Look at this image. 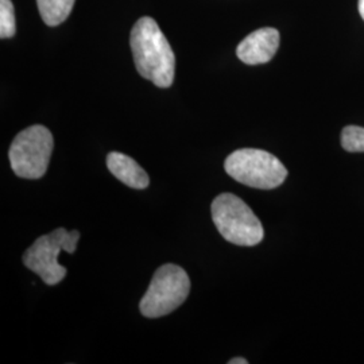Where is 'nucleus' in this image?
I'll return each instance as SVG.
<instances>
[{"label":"nucleus","instance_id":"obj_2","mask_svg":"<svg viewBox=\"0 0 364 364\" xmlns=\"http://www.w3.org/2000/svg\"><path fill=\"white\" fill-rule=\"evenodd\" d=\"M212 219L219 234L236 246L252 247L259 245L264 230L247 204L231 193L218 196L212 203Z\"/></svg>","mask_w":364,"mask_h":364},{"label":"nucleus","instance_id":"obj_8","mask_svg":"<svg viewBox=\"0 0 364 364\" xmlns=\"http://www.w3.org/2000/svg\"><path fill=\"white\" fill-rule=\"evenodd\" d=\"M107 168L119 181L134 189H146L150 183L147 173L126 154L109 153L107 156Z\"/></svg>","mask_w":364,"mask_h":364},{"label":"nucleus","instance_id":"obj_13","mask_svg":"<svg viewBox=\"0 0 364 364\" xmlns=\"http://www.w3.org/2000/svg\"><path fill=\"white\" fill-rule=\"evenodd\" d=\"M359 13L364 21V0H359Z\"/></svg>","mask_w":364,"mask_h":364},{"label":"nucleus","instance_id":"obj_12","mask_svg":"<svg viewBox=\"0 0 364 364\" xmlns=\"http://www.w3.org/2000/svg\"><path fill=\"white\" fill-rule=\"evenodd\" d=\"M230 364H247L248 362L246 360V359H243V358H235V359H231L230 362H228Z\"/></svg>","mask_w":364,"mask_h":364},{"label":"nucleus","instance_id":"obj_11","mask_svg":"<svg viewBox=\"0 0 364 364\" xmlns=\"http://www.w3.org/2000/svg\"><path fill=\"white\" fill-rule=\"evenodd\" d=\"M16 33L15 11L11 0H0V37L11 38Z\"/></svg>","mask_w":364,"mask_h":364},{"label":"nucleus","instance_id":"obj_9","mask_svg":"<svg viewBox=\"0 0 364 364\" xmlns=\"http://www.w3.org/2000/svg\"><path fill=\"white\" fill-rule=\"evenodd\" d=\"M39 14L48 26H58L72 13L75 0H37Z\"/></svg>","mask_w":364,"mask_h":364},{"label":"nucleus","instance_id":"obj_7","mask_svg":"<svg viewBox=\"0 0 364 364\" xmlns=\"http://www.w3.org/2000/svg\"><path fill=\"white\" fill-rule=\"evenodd\" d=\"M279 48V33L273 27L252 31L236 48V55L247 65L269 63Z\"/></svg>","mask_w":364,"mask_h":364},{"label":"nucleus","instance_id":"obj_4","mask_svg":"<svg viewBox=\"0 0 364 364\" xmlns=\"http://www.w3.org/2000/svg\"><path fill=\"white\" fill-rule=\"evenodd\" d=\"M80 240L78 231L57 228L53 232L38 237L23 255V263L28 270L38 274L49 287L60 284L66 275V269L58 263L61 251L73 254Z\"/></svg>","mask_w":364,"mask_h":364},{"label":"nucleus","instance_id":"obj_10","mask_svg":"<svg viewBox=\"0 0 364 364\" xmlns=\"http://www.w3.org/2000/svg\"><path fill=\"white\" fill-rule=\"evenodd\" d=\"M341 146L350 153H364V129L347 126L341 132Z\"/></svg>","mask_w":364,"mask_h":364},{"label":"nucleus","instance_id":"obj_6","mask_svg":"<svg viewBox=\"0 0 364 364\" xmlns=\"http://www.w3.org/2000/svg\"><path fill=\"white\" fill-rule=\"evenodd\" d=\"M191 291V279L177 264H164L156 270L151 284L139 304L141 312L149 318L168 316L181 306Z\"/></svg>","mask_w":364,"mask_h":364},{"label":"nucleus","instance_id":"obj_1","mask_svg":"<svg viewBox=\"0 0 364 364\" xmlns=\"http://www.w3.org/2000/svg\"><path fill=\"white\" fill-rule=\"evenodd\" d=\"M131 50L136 70L159 88L174 81L176 55L165 34L153 18H141L131 31Z\"/></svg>","mask_w":364,"mask_h":364},{"label":"nucleus","instance_id":"obj_3","mask_svg":"<svg viewBox=\"0 0 364 364\" xmlns=\"http://www.w3.org/2000/svg\"><path fill=\"white\" fill-rule=\"evenodd\" d=\"M224 169L235 181L255 189H274L287 180V170L273 154L258 149H240L227 156Z\"/></svg>","mask_w":364,"mask_h":364},{"label":"nucleus","instance_id":"obj_5","mask_svg":"<svg viewBox=\"0 0 364 364\" xmlns=\"http://www.w3.org/2000/svg\"><path fill=\"white\" fill-rule=\"evenodd\" d=\"M53 146L52 132L45 126L36 124L19 132L9 151L14 173L27 180L43 177L50 162Z\"/></svg>","mask_w":364,"mask_h":364}]
</instances>
